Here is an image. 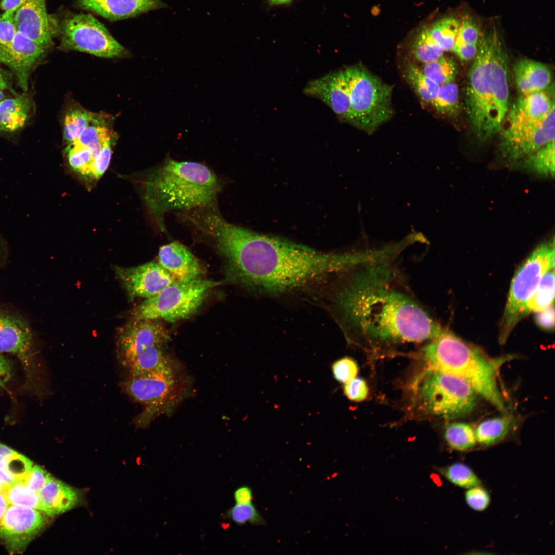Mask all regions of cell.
Here are the masks:
<instances>
[{"label":"cell","instance_id":"obj_25","mask_svg":"<svg viewBox=\"0 0 555 555\" xmlns=\"http://www.w3.org/2000/svg\"><path fill=\"white\" fill-rule=\"evenodd\" d=\"M31 102L27 95H17L0 101V131L13 133L26 123L31 110Z\"/></svg>","mask_w":555,"mask_h":555},{"label":"cell","instance_id":"obj_5","mask_svg":"<svg viewBox=\"0 0 555 555\" xmlns=\"http://www.w3.org/2000/svg\"><path fill=\"white\" fill-rule=\"evenodd\" d=\"M428 367L465 381L499 411L507 409L497 385V371L505 360L492 359L480 350L443 329L420 350Z\"/></svg>","mask_w":555,"mask_h":555},{"label":"cell","instance_id":"obj_2","mask_svg":"<svg viewBox=\"0 0 555 555\" xmlns=\"http://www.w3.org/2000/svg\"><path fill=\"white\" fill-rule=\"evenodd\" d=\"M197 228L214 242L230 279L267 294L289 292L336 274L348 260L347 253L317 251L233 224L216 209L204 212Z\"/></svg>","mask_w":555,"mask_h":555},{"label":"cell","instance_id":"obj_39","mask_svg":"<svg viewBox=\"0 0 555 555\" xmlns=\"http://www.w3.org/2000/svg\"><path fill=\"white\" fill-rule=\"evenodd\" d=\"M67 158L71 168L84 176L91 177L94 157L87 147L74 142L66 148Z\"/></svg>","mask_w":555,"mask_h":555},{"label":"cell","instance_id":"obj_22","mask_svg":"<svg viewBox=\"0 0 555 555\" xmlns=\"http://www.w3.org/2000/svg\"><path fill=\"white\" fill-rule=\"evenodd\" d=\"M158 258V263L178 282L199 278L202 272L197 258L187 247L178 242L161 246Z\"/></svg>","mask_w":555,"mask_h":555},{"label":"cell","instance_id":"obj_35","mask_svg":"<svg viewBox=\"0 0 555 555\" xmlns=\"http://www.w3.org/2000/svg\"><path fill=\"white\" fill-rule=\"evenodd\" d=\"M460 22L454 17L438 20L429 28L432 38L444 51L452 50Z\"/></svg>","mask_w":555,"mask_h":555},{"label":"cell","instance_id":"obj_47","mask_svg":"<svg viewBox=\"0 0 555 555\" xmlns=\"http://www.w3.org/2000/svg\"><path fill=\"white\" fill-rule=\"evenodd\" d=\"M343 391L345 396L350 400L361 401L367 397L368 388L364 379L355 377L344 383Z\"/></svg>","mask_w":555,"mask_h":555},{"label":"cell","instance_id":"obj_8","mask_svg":"<svg viewBox=\"0 0 555 555\" xmlns=\"http://www.w3.org/2000/svg\"><path fill=\"white\" fill-rule=\"evenodd\" d=\"M219 282L197 278L176 282L157 294L145 299L134 309L133 319L174 322L193 315L210 289Z\"/></svg>","mask_w":555,"mask_h":555},{"label":"cell","instance_id":"obj_9","mask_svg":"<svg viewBox=\"0 0 555 555\" xmlns=\"http://www.w3.org/2000/svg\"><path fill=\"white\" fill-rule=\"evenodd\" d=\"M554 244L552 240L537 247L515 272L502 322L501 341H504L517 322V313L533 294L543 276L553 269Z\"/></svg>","mask_w":555,"mask_h":555},{"label":"cell","instance_id":"obj_10","mask_svg":"<svg viewBox=\"0 0 555 555\" xmlns=\"http://www.w3.org/2000/svg\"><path fill=\"white\" fill-rule=\"evenodd\" d=\"M61 46L66 50L106 58L119 57L126 53L125 48L103 24L90 14H76L65 20L62 29Z\"/></svg>","mask_w":555,"mask_h":555},{"label":"cell","instance_id":"obj_43","mask_svg":"<svg viewBox=\"0 0 555 555\" xmlns=\"http://www.w3.org/2000/svg\"><path fill=\"white\" fill-rule=\"evenodd\" d=\"M465 497L468 506L477 511L486 510L491 501L488 491L480 485L468 489L465 492Z\"/></svg>","mask_w":555,"mask_h":555},{"label":"cell","instance_id":"obj_6","mask_svg":"<svg viewBox=\"0 0 555 555\" xmlns=\"http://www.w3.org/2000/svg\"><path fill=\"white\" fill-rule=\"evenodd\" d=\"M412 387L422 410L445 419L468 415L476 405L477 394L469 384L430 367L416 376Z\"/></svg>","mask_w":555,"mask_h":555},{"label":"cell","instance_id":"obj_34","mask_svg":"<svg viewBox=\"0 0 555 555\" xmlns=\"http://www.w3.org/2000/svg\"><path fill=\"white\" fill-rule=\"evenodd\" d=\"M94 117L93 114L82 108L68 110L64 121V140L69 144L77 141Z\"/></svg>","mask_w":555,"mask_h":555},{"label":"cell","instance_id":"obj_28","mask_svg":"<svg viewBox=\"0 0 555 555\" xmlns=\"http://www.w3.org/2000/svg\"><path fill=\"white\" fill-rule=\"evenodd\" d=\"M510 414L488 419L477 427L475 434L476 441L481 445L488 446L502 440L508 434L513 423Z\"/></svg>","mask_w":555,"mask_h":555},{"label":"cell","instance_id":"obj_7","mask_svg":"<svg viewBox=\"0 0 555 555\" xmlns=\"http://www.w3.org/2000/svg\"><path fill=\"white\" fill-rule=\"evenodd\" d=\"M343 70L349 91L353 125L371 134L393 116V87L361 65Z\"/></svg>","mask_w":555,"mask_h":555},{"label":"cell","instance_id":"obj_40","mask_svg":"<svg viewBox=\"0 0 555 555\" xmlns=\"http://www.w3.org/2000/svg\"><path fill=\"white\" fill-rule=\"evenodd\" d=\"M109 137L108 129L97 123L94 117L78 139L75 142L88 148L94 159L99 154L104 141Z\"/></svg>","mask_w":555,"mask_h":555},{"label":"cell","instance_id":"obj_44","mask_svg":"<svg viewBox=\"0 0 555 555\" xmlns=\"http://www.w3.org/2000/svg\"><path fill=\"white\" fill-rule=\"evenodd\" d=\"M110 137L103 143L99 154L94 158L91 166V177L96 179L101 177L107 169L111 158Z\"/></svg>","mask_w":555,"mask_h":555},{"label":"cell","instance_id":"obj_29","mask_svg":"<svg viewBox=\"0 0 555 555\" xmlns=\"http://www.w3.org/2000/svg\"><path fill=\"white\" fill-rule=\"evenodd\" d=\"M404 77L421 103L431 104L440 86L426 76L414 63H408L404 68Z\"/></svg>","mask_w":555,"mask_h":555},{"label":"cell","instance_id":"obj_20","mask_svg":"<svg viewBox=\"0 0 555 555\" xmlns=\"http://www.w3.org/2000/svg\"><path fill=\"white\" fill-rule=\"evenodd\" d=\"M17 31L46 48L52 44V32L46 0H27L14 16Z\"/></svg>","mask_w":555,"mask_h":555},{"label":"cell","instance_id":"obj_13","mask_svg":"<svg viewBox=\"0 0 555 555\" xmlns=\"http://www.w3.org/2000/svg\"><path fill=\"white\" fill-rule=\"evenodd\" d=\"M45 523L40 510L9 505L0 521V540L10 551H21L41 531Z\"/></svg>","mask_w":555,"mask_h":555},{"label":"cell","instance_id":"obj_56","mask_svg":"<svg viewBox=\"0 0 555 555\" xmlns=\"http://www.w3.org/2000/svg\"><path fill=\"white\" fill-rule=\"evenodd\" d=\"M0 89L3 90H4L5 89H8V90H11L12 92H14V91L11 88L10 84L9 83V81H8V79L7 76L5 75V73H4L3 70H2L1 69V68H0Z\"/></svg>","mask_w":555,"mask_h":555},{"label":"cell","instance_id":"obj_19","mask_svg":"<svg viewBox=\"0 0 555 555\" xmlns=\"http://www.w3.org/2000/svg\"><path fill=\"white\" fill-rule=\"evenodd\" d=\"M45 49L17 31L9 45L0 46V62L14 72L19 86L26 91L30 71Z\"/></svg>","mask_w":555,"mask_h":555},{"label":"cell","instance_id":"obj_3","mask_svg":"<svg viewBox=\"0 0 555 555\" xmlns=\"http://www.w3.org/2000/svg\"><path fill=\"white\" fill-rule=\"evenodd\" d=\"M507 58L494 30L480 34L468 73L465 103L471 128L481 142L500 132L509 110Z\"/></svg>","mask_w":555,"mask_h":555},{"label":"cell","instance_id":"obj_1","mask_svg":"<svg viewBox=\"0 0 555 555\" xmlns=\"http://www.w3.org/2000/svg\"><path fill=\"white\" fill-rule=\"evenodd\" d=\"M394 254L353 253L334 293V311L349 339L372 346L420 343L443 329L409 287Z\"/></svg>","mask_w":555,"mask_h":555},{"label":"cell","instance_id":"obj_51","mask_svg":"<svg viewBox=\"0 0 555 555\" xmlns=\"http://www.w3.org/2000/svg\"><path fill=\"white\" fill-rule=\"evenodd\" d=\"M12 375L11 361L0 354V390L10 380Z\"/></svg>","mask_w":555,"mask_h":555},{"label":"cell","instance_id":"obj_33","mask_svg":"<svg viewBox=\"0 0 555 555\" xmlns=\"http://www.w3.org/2000/svg\"><path fill=\"white\" fill-rule=\"evenodd\" d=\"M438 473L459 487L468 489L480 485V480L468 465L456 462L444 467L437 468Z\"/></svg>","mask_w":555,"mask_h":555},{"label":"cell","instance_id":"obj_23","mask_svg":"<svg viewBox=\"0 0 555 555\" xmlns=\"http://www.w3.org/2000/svg\"><path fill=\"white\" fill-rule=\"evenodd\" d=\"M42 512L52 516L73 508L80 499L78 490L52 477L38 492Z\"/></svg>","mask_w":555,"mask_h":555},{"label":"cell","instance_id":"obj_37","mask_svg":"<svg viewBox=\"0 0 555 555\" xmlns=\"http://www.w3.org/2000/svg\"><path fill=\"white\" fill-rule=\"evenodd\" d=\"M9 505L21 506L42 511L38 493L24 483L16 482L6 487L3 492Z\"/></svg>","mask_w":555,"mask_h":555},{"label":"cell","instance_id":"obj_55","mask_svg":"<svg viewBox=\"0 0 555 555\" xmlns=\"http://www.w3.org/2000/svg\"><path fill=\"white\" fill-rule=\"evenodd\" d=\"M14 482L2 471L0 470V492L3 493L4 489Z\"/></svg>","mask_w":555,"mask_h":555},{"label":"cell","instance_id":"obj_50","mask_svg":"<svg viewBox=\"0 0 555 555\" xmlns=\"http://www.w3.org/2000/svg\"><path fill=\"white\" fill-rule=\"evenodd\" d=\"M554 311L553 305L544 310L538 312L535 320L537 323L542 327L550 329L554 327Z\"/></svg>","mask_w":555,"mask_h":555},{"label":"cell","instance_id":"obj_38","mask_svg":"<svg viewBox=\"0 0 555 555\" xmlns=\"http://www.w3.org/2000/svg\"><path fill=\"white\" fill-rule=\"evenodd\" d=\"M458 89L453 81L440 85L438 92L431 105L440 115L450 116L458 109Z\"/></svg>","mask_w":555,"mask_h":555},{"label":"cell","instance_id":"obj_41","mask_svg":"<svg viewBox=\"0 0 555 555\" xmlns=\"http://www.w3.org/2000/svg\"><path fill=\"white\" fill-rule=\"evenodd\" d=\"M224 516L239 526L248 523L255 525H264L266 523L264 518L252 503L236 504L226 511Z\"/></svg>","mask_w":555,"mask_h":555},{"label":"cell","instance_id":"obj_24","mask_svg":"<svg viewBox=\"0 0 555 555\" xmlns=\"http://www.w3.org/2000/svg\"><path fill=\"white\" fill-rule=\"evenodd\" d=\"M517 90L521 95L543 91L550 84L551 75L545 64L531 59L517 61L513 68Z\"/></svg>","mask_w":555,"mask_h":555},{"label":"cell","instance_id":"obj_53","mask_svg":"<svg viewBox=\"0 0 555 555\" xmlns=\"http://www.w3.org/2000/svg\"><path fill=\"white\" fill-rule=\"evenodd\" d=\"M16 451L0 442V470L4 472L10 461Z\"/></svg>","mask_w":555,"mask_h":555},{"label":"cell","instance_id":"obj_15","mask_svg":"<svg viewBox=\"0 0 555 555\" xmlns=\"http://www.w3.org/2000/svg\"><path fill=\"white\" fill-rule=\"evenodd\" d=\"M303 92L326 104L341 122L353 125L349 91L343 69L311 80Z\"/></svg>","mask_w":555,"mask_h":555},{"label":"cell","instance_id":"obj_30","mask_svg":"<svg viewBox=\"0 0 555 555\" xmlns=\"http://www.w3.org/2000/svg\"><path fill=\"white\" fill-rule=\"evenodd\" d=\"M168 364L169 359L162 347H152L138 355L125 366L128 368L130 377H134L151 373Z\"/></svg>","mask_w":555,"mask_h":555},{"label":"cell","instance_id":"obj_48","mask_svg":"<svg viewBox=\"0 0 555 555\" xmlns=\"http://www.w3.org/2000/svg\"><path fill=\"white\" fill-rule=\"evenodd\" d=\"M52 477L42 467L34 465L24 483L38 493Z\"/></svg>","mask_w":555,"mask_h":555},{"label":"cell","instance_id":"obj_12","mask_svg":"<svg viewBox=\"0 0 555 555\" xmlns=\"http://www.w3.org/2000/svg\"><path fill=\"white\" fill-rule=\"evenodd\" d=\"M168 330L157 320L133 319L118 332V346L125 365L152 347H162L169 340Z\"/></svg>","mask_w":555,"mask_h":555},{"label":"cell","instance_id":"obj_42","mask_svg":"<svg viewBox=\"0 0 555 555\" xmlns=\"http://www.w3.org/2000/svg\"><path fill=\"white\" fill-rule=\"evenodd\" d=\"M332 371L334 378L338 382L345 383L356 377L358 366L353 358L346 357L333 363Z\"/></svg>","mask_w":555,"mask_h":555},{"label":"cell","instance_id":"obj_27","mask_svg":"<svg viewBox=\"0 0 555 555\" xmlns=\"http://www.w3.org/2000/svg\"><path fill=\"white\" fill-rule=\"evenodd\" d=\"M554 157V141H552L513 164L539 176L553 178Z\"/></svg>","mask_w":555,"mask_h":555},{"label":"cell","instance_id":"obj_52","mask_svg":"<svg viewBox=\"0 0 555 555\" xmlns=\"http://www.w3.org/2000/svg\"><path fill=\"white\" fill-rule=\"evenodd\" d=\"M234 499L236 504L252 503L253 499V491L248 486H241L234 491Z\"/></svg>","mask_w":555,"mask_h":555},{"label":"cell","instance_id":"obj_18","mask_svg":"<svg viewBox=\"0 0 555 555\" xmlns=\"http://www.w3.org/2000/svg\"><path fill=\"white\" fill-rule=\"evenodd\" d=\"M554 106L552 98L543 91L521 95L508 111L500 131H511L542 122Z\"/></svg>","mask_w":555,"mask_h":555},{"label":"cell","instance_id":"obj_59","mask_svg":"<svg viewBox=\"0 0 555 555\" xmlns=\"http://www.w3.org/2000/svg\"><path fill=\"white\" fill-rule=\"evenodd\" d=\"M5 95L4 92V90H2V89H0V101L2 100H3L4 98H5Z\"/></svg>","mask_w":555,"mask_h":555},{"label":"cell","instance_id":"obj_31","mask_svg":"<svg viewBox=\"0 0 555 555\" xmlns=\"http://www.w3.org/2000/svg\"><path fill=\"white\" fill-rule=\"evenodd\" d=\"M444 438L448 446L455 450L465 451L476 444L475 431L471 425L462 422L449 424L445 429Z\"/></svg>","mask_w":555,"mask_h":555},{"label":"cell","instance_id":"obj_58","mask_svg":"<svg viewBox=\"0 0 555 555\" xmlns=\"http://www.w3.org/2000/svg\"><path fill=\"white\" fill-rule=\"evenodd\" d=\"M292 0H269L271 5H282L290 3Z\"/></svg>","mask_w":555,"mask_h":555},{"label":"cell","instance_id":"obj_45","mask_svg":"<svg viewBox=\"0 0 555 555\" xmlns=\"http://www.w3.org/2000/svg\"><path fill=\"white\" fill-rule=\"evenodd\" d=\"M14 12H4L0 14V46L9 45L17 32Z\"/></svg>","mask_w":555,"mask_h":555},{"label":"cell","instance_id":"obj_17","mask_svg":"<svg viewBox=\"0 0 555 555\" xmlns=\"http://www.w3.org/2000/svg\"><path fill=\"white\" fill-rule=\"evenodd\" d=\"M33 347L32 334L26 321L0 311V353L15 355L23 364L29 380L35 372Z\"/></svg>","mask_w":555,"mask_h":555},{"label":"cell","instance_id":"obj_57","mask_svg":"<svg viewBox=\"0 0 555 555\" xmlns=\"http://www.w3.org/2000/svg\"><path fill=\"white\" fill-rule=\"evenodd\" d=\"M9 506V504L5 496L3 493L0 492V521Z\"/></svg>","mask_w":555,"mask_h":555},{"label":"cell","instance_id":"obj_54","mask_svg":"<svg viewBox=\"0 0 555 555\" xmlns=\"http://www.w3.org/2000/svg\"><path fill=\"white\" fill-rule=\"evenodd\" d=\"M27 0H1L0 8L4 12L15 13Z\"/></svg>","mask_w":555,"mask_h":555},{"label":"cell","instance_id":"obj_21","mask_svg":"<svg viewBox=\"0 0 555 555\" xmlns=\"http://www.w3.org/2000/svg\"><path fill=\"white\" fill-rule=\"evenodd\" d=\"M77 4L82 9L112 21L127 18L168 7L162 0H78Z\"/></svg>","mask_w":555,"mask_h":555},{"label":"cell","instance_id":"obj_11","mask_svg":"<svg viewBox=\"0 0 555 555\" xmlns=\"http://www.w3.org/2000/svg\"><path fill=\"white\" fill-rule=\"evenodd\" d=\"M499 150L502 157L513 164L554 141V106L540 123L521 129L502 131Z\"/></svg>","mask_w":555,"mask_h":555},{"label":"cell","instance_id":"obj_14","mask_svg":"<svg viewBox=\"0 0 555 555\" xmlns=\"http://www.w3.org/2000/svg\"><path fill=\"white\" fill-rule=\"evenodd\" d=\"M114 269L131 300L152 297L178 282L157 263L149 262L133 267L115 266Z\"/></svg>","mask_w":555,"mask_h":555},{"label":"cell","instance_id":"obj_36","mask_svg":"<svg viewBox=\"0 0 555 555\" xmlns=\"http://www.w3.org/2000/svg\"><path fill=\"white\" fill-rule=\"evenodd\" d=\"M420 69L426 76L439 86L453 81L457 72L454 61L443 55L423 64Z\"/></svg>","mask_w":555,"mask_h":555},{"label":"cell","instance_id":"obj_46","mask_svg":"<svg viewBox=\"0 0 555 555\" xmlns=\"http://www.w3.org/2000/svg\"><path fill=\"white\" fill-rule=\"evenodd\" d=\"M479 35V29L475 22L469 17H464L460 22L455 40L467 44H477Z\"/></svg>","mask_w":555,"mask_h":555},{"label":"cell","instance_id":"obj_4","mask_svg":"<svg viewBox=\"0 0 555 555\" xmlns=\"http://www.w3.org/2000/svg\"><path fill=\"white\" fill-rule=\"evenodd\" d=\"M219 189L217 176L205 165L167 157L147 177L144 199L161 230H165L164 214L213 207Z\"/></svg>","mask_w":555,"mask_h":555},{"label":"cell","instance_id":"obj_26","mask_svg":"<svg viewBox=\"0 0 555 555\" xmlns=\"http://www.w3.org/2000/svg\"><path fill=\"white\" fill-rule=\"evenodd\" d=\"M554 297L553 269L549 270L542 278L533 294L519 310L517 322L531 312H538L553 304Z\"/></svg>","mask_w":555,"mask_h":555},{"label":"cell","instance_id":"obj_49","mask_svg":"<svg viewBox=\"0 0 555 555\" xmlns=\"http://www.w3.org/2000/svg\"><path fill=\"white\" fill-rule=\"evenodd\" d=\"M452 50L461 60L469 61L475 57L477 44H467L455 40Z\"/></svg>","mask_w":555,"mask_h":555},{"label":"cell","instance_id":"obj_16","mask_svg":"<svg viewBox=\"0 0 555 555\" xmlns=\"http://www.w3.org/2000/svg\"><path fill=\"white\" fill-rule=\"evenodd\" d=\"M175 384L174 371L168 364L150 373L130 377L122 387L132 398L152 409L169 397Z\"/></svg>","mask_w":555,"mask_h":555},{"label":"cell","instance_id":"obj_32","mask_svg":"<svg viewBox=\"0 0 555 555\" xmlns=\"http://www.w3.org/2000/svg\"><path fill=\"white\" fill-rule=\"evenodd\" d=\"M443 51L432 38L429 28L420 30L411 47L414 59L423 64L442 57Z\"/></svg>","mask_w":555,"mask_h":555}]
</instances>
